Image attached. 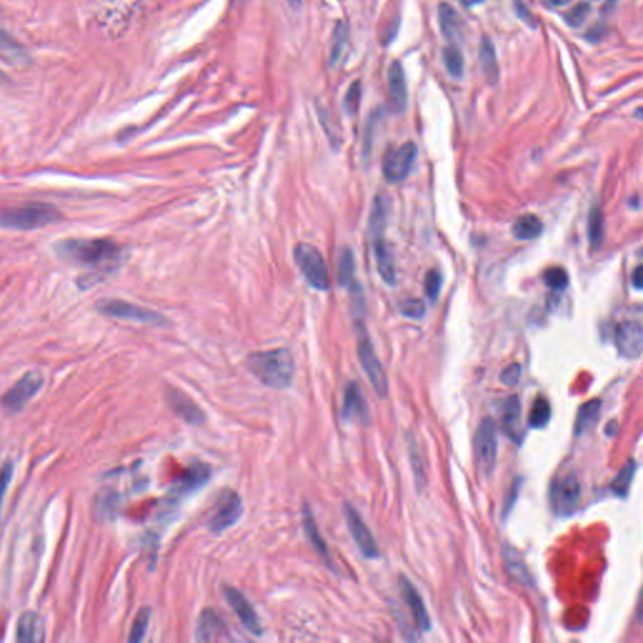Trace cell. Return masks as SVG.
<instances>
[{"mask_svg":"<svg viewBox=\"0 0 643 643\" xmlns=\"http://www.w3.org/2000/svg\"><path fill=\"white\" fill-rule=\"evenodd\" d=\"M16 640L21 642H43L45 627L43 620L36 612H24L16 624Z\"/></svg>","mask_w":643,"mask_h":643,"instance_id":"cell-22","label":"cell"},{"mask_svg":"<svg viewBox=\"0 0 643 643\" xmlns=\"http://www.w3.org/2000/svg\"><path fill=\"white\" fill-rule=\"evenodd\" d=\"M443 58L449 73L455 78H461L464 74V58L458 47L455 45H447L443 53Z\"/></svg>","mask_w":643,"mask_h":643,"instance_id":"cell-36","label":"cell"},{"mask_svg":"<svg viewBox=\"0 0 643 643\" xmlns=\"http://www.w3.org/2000/svg\"><path fill=\"white\" fill-rule=\"evenodd\" d=\"M62 220L60 210L49 204L32 202L0 211V226L5 229L36 230Z\"/></svg>","mask_w":643,"mask_h":643,"instance_id":"cell-3","label":"cell"},{"mask_svg":"<svg viewBox=\"0 0 643 643\" xmlns=\"http://www.w3.org/2000/svg\"><path fill=\"white\" fill-rule=\"evenodd\" d=\"M243 514V504L240 496L233 490L222 494L214 515L209 522V529L213 533H222L237 524Z\"/></svg>","mask_w":643,"mask_h":643,"instance_id":"cell-13","label":"cell"},{"mask_svg":"<svg viewBox=\"0 0 643 643\" xmlns=\"http://www.w3.org/2000/svg\"><path fill=\"white\" fill-rule=\"evenodd\" d=\"M417 159V146L406 142L401 148L387 152L382 165L384 176L390 184H399L406 180Z\"/></svg>","mask_w":643,"mask_h":643,"instance_id":"cell-9","label":"cell"},{"mask_svg":"<svg viewBox=\"0 0 643 643\" xmlns=\"http://www.w3.org/2000/svg\"><path fill=\"white\" fill-rule=\"evenodd\" d=\"M544 3V5L548 8H559L564 7L567 4H570L572 0H541Z\"/></svg>","mask_w":643,"mask_h":643,"instance_id":"cell-49","label":"cell"},{"mask_svg":"<svg viewBox=\"0 0 643 643\" xmlns=\"http://www.w3.org/2000/svg\"><path fill=\"white\" fill-rule=\"evenodd\" d=\"M408 456L411 461V467L414 471V481H416V488L419 491H422L426 487V474L423 470V464H422L421 456L417 450V446L414 441L408 443Z\"/></svg>","mask_w":643,"mask_h":643,"instance_id":"cell-38","label":"cell"},{"mask_svg":"<svg viewBox=\"0 0 643 643\" xmlns=\"http://www.w3.org/2000/svg\"><path fill=\"white\" fill-rule=\"evenodd\" d=\"M589 13H591V5L588 3H579L573 9H570L568 13L564 14V19L572 28H578L583 24Z\"/></svg>","mask_w":643,"mask_h":643,"instance_id":"cell-40","label":"cell"},{"mask_svg":"<svg viewBox=\"0 0 643 643\" xmlns=\"http://www.w3.org/2000/svg\"><path fill=\"white\" fill-rule=\"evenodd\" d=\"M602 408L600 399H594L585 402L578 410L576 423H574V435L581 436L585 434L588 430L598 420L599 414Z\"/></svg>","mask_w":643,"mask_h":643,"instance_id":"cell-27","label":"cell"},{"mask_svg":"<svg viewBox=\"0 0 643 643\" xmlns=\"http://www.w3.org/2000/svg\"><path fill=\"white\" fill-rule=\"evenodd\" d=\"M439 22L441 27V33L447 39H455L460 32L461 19L454 8L443 3L439 7Z\"/></svg>","mask_w":643,"mask_h":643,"instance_id":"cell-32","label":"cell"},{"mask_svg":"<svg viewBox=\"0 0 643 643\" xmlns=\"http://www.w3.org/2000/svg\"><path fill=\"white\" fill-rule=\"evenodd\" d=\"M614 344L618 353L627 360H637L642 355V325L636 320H623L614 331Z\"/></svg>","mask_w":643,"mask_h":643,"instance_id":"cell-12","label":"cell"},{"mask_svg":"<svg viewBox=\"0 0 643 643\" xmlns=\"http://www.w3.org/2000/svg\"><path fill=\"white\" fill-rule=\"evenodd\" d=\"M388 98L393 113H402L407 106L406 77L399 62L395 60L388 69Z\"/></svg>","mask_w":643,"mask_h":643,"instance_id":"cell-18","label":"cell"},{"mask_svg":"<svg viewBox=\"0 0 643 643\" xmlns=\"http://www.w3.org/2000/svg\"><path fill=\"white\" fill-rule=\"evenodd\" d=\"M543 231V222L537 215L525 214L519 216L514 225L511 233L517 240L522 242H529L533 239H537Z\"/></svg>","mask_w":643,"mask_h":643,"instance_id":"cell-26","label":"cell"},{"mask_svg":"<svg viewBox=\"0 0 643 643\" xmlns=\"http://www.w3.org/2000/svg\"><path fill=\"white\" fill-rule=\"evenodd\" d=\"M373 249L376 255V264H377L378 274L381 275L382 281L387 285L393 287L397 283V273H396V264L395 258L392 255L390 248L384 239V235L373 237Z\"/></svg>","mask_w":643,"mask_h":643,"instance_id":"cell-21","label":"cell"},{"mask_svg":"<svg viewBox=\"0 0 643 643\" xmlns=\"http://www.w3.org/2000/svg\"><path fill=\"white\" fill-rule=\"evenodd\" d=\"M344 517H346L351 535L363 557L367 559L379 558L377 541L375 539L370 528L366 525L364 520L358 514V511H355L351 504H344Z\"/></svg>","mask_w":643,"mask_h":643,"instance_id":"cell-10","label":"cell"},{"mask_svg":"<svg viewBox=\"0 0 643 643\" xmlns=\"http://www.w3.org/2000/svg\"><path fill=\"white\" fill-rule=\"evenodd\" d=\"M460 1H461L464 5H466V7H474V5L480 4L484 0H460Z\"/></svg>","mask_w":643,"mask_h":643,"instance_id":"cell-51","label":"cell"},{"mask_svg":"<svg viewBox=\"0 0 643 643\" xmlns=\"http://www.w3.org/2000/svg\"><path fill=\"white\" fill-rule=\"evenodd\" d=\"M618 429V423L616 421H611L607 425L606 432L608 436H613Z\"/></svg>","mask_w":643,"mask_h":643,"instance_id":"cell-50","label":"cell"},{"mask_svg":"<svg viewBox=\"0 0 643 643\" xmlns=\"http://www.w3.org/2000/svg\"><path fill=\"white\" fill-rule=\"evenodd\" d=\"M4 78H5V77H4V74H3V73H1V72H0V81H3V80H4Z\"/></svg>","mask_w":643,"mask_h":643,"instance_id":"cell-52","label":"cell"},{"mask_svg":"<svg viewBox=\"0 0 643 643\" xmlns=\"http://www.w3.org/2000/svg\"><path fill=\"white\" fill-rule=\"evenodd\" d=\"M224 597L228 600L231 609L235 612L237 618L243 623L245 629L254 636H261L263 629L259 622L258 614L244 594L237 588L225 587Z\"/></svg>","mask_w":643,"mask_h":643,"instance_id":"cell-14","label":"cell"},{"mask_svg":"<svg viewBox=\"0 0 643 643\" xmlns=\"http://www.w3.org/2000/svg\"><path fill=\"white\" fill-rule=\"evenodd\" d=\"M196 640L199 642H216L230 640L229 632L219 614L213 609H205L200 614Z\"/></svg>","mask_w":643,"mask_h":643,"instance_id":"cell-17","label":"cell"},{"mask_svg":"<svg viewBox=\"0 0 643 643\" xmlns=\"http://www.w3.org/2000/svg\"><path fill=\"white\" fill-rule=\"evenodd\" d=\"M636 470V460L629 458V461L620 470V473L617 474V476L612 480L611 485H609L612 494L618 496V498H626L629 495V489L632 485Z\"/></svg>","mask_w":643,"mask_h":643,"instance_id":"cell-30","label":"cell"},{"mask_svg":"<svg viewBox=\"0 0 643 643\" xmlns=\"http://www.w3.org/2000/svg\"><path fill=\"white\" fill-rule=\"evenodd\" d=\"M503 557L505 567H506L509 576L519 584L532 587L533 578L530 573H529L526 564H525L524 559H523V555L520 554V552H517L515 548L505 546Z\"/></svg>","mask_w":643,"mask_h":643,"instance_id":"cell-23","label":"cell"},{"mask_svg":"<svg viewBox=\"0 0 643 643\" xmlns=\"http://www.w3.org/2000/svg\"><path fill=\"white\" fill-rule=\"evenodd\" d=\"M292 1H296V0H292Z\"/></svg>","mask_w":643,"mask_h":643,"instance_id":"cell-54","label":"cell"},{"mask_svg":"<svg viewBox=\"0 0 643 643\" xmlns=\"http://www.w3.org/2000/svg\"><path fill=\"white\" fill-rule=\"evenodd\" d=\"M519 490H520V480L514 481V484L511 485V491H509V494H508V498H506V500H505V504H504V517H508V515L511 514V509L514 508L515 502H517V495H519Z\"/></svg>","mask_w":643,"mask_h":643,"instance_id":"cell-47","label":"cell"},{"mask_svg":"<svg viewBox=\"0 0 643 643\" xmlns=\"http://www.w3.org/2000/svg\"><path fill=\"white\" fill-rule=\"evenodd\" d=\"M582 499V485L574 473L558 475L549 488V504L557 517L573 515Z\"/></svg>","mask_w":643,"mask_h":643,"instance_id":"cell-4","label":"cell"},{"mask_svg":"<svg viewBox=\"0 0 643 643\" xmlns=\"http://www.w3.org/2000/svg\"><path fill=\"white\" fill-rule=\"evenodd\" d=\"M588 240L594 250L600 248L605 240V218L598 207H592L588 218Z\"/></svg>","mask_w":643,"mask_h":643,"instance_id":"cell-33","label":"cell"},{"mask_svg":"<svg viewBox=\"0 0 643 643\" xmlns=\"http://www.w3.org/2000/svg\"><path fill=\"white\" fill-rule=\"evenodd\" d=\"M441 284H443L441 273L436 269L429 270L425 277V290L431 301H436L441 290Z\"/></svg>","mask_w":643,"mask_h":643,"instance_id":"cell-42","label":"cell"},{"mask_svg":"<svg viewBox=\"0 0 643 643\" xmlns=\"http://www.w3.org/2000/svg\"><path fill=\"white\" fill-rule=\"evenodd\" d=\"M150 617H151L150 608H148V607L141 608L139 613L136 616V618H135V621H133L131 633L128 637L130 642L139 643L143 640V637L146 635V631H148Z\"/></svg>","mask_w":643,"mask_h":643,"instance_id":"cell-39","label":"cell"},{"mask_svg":"<svg viewBox=\"0 0 643 643\" xmlns=\"http://www.w3.org/2000/svg\"><path fill=\"white\" fill-rule=\"evenodd\" d=\"M386 218H387V207H386L385 200L378 196L373 201L372 210H371L370 226L373 237L384 235Z\"/></svg>","mask_w":643,"mask_h":643,"instance_id":"cell-35","label":"cell"},{"mask_svg":"<svg viewBox=\"0 0 643 643\" xmlns=\"http://www.w3.org/2000/svg\"><path fill=\"white\" fill-rule=\"evenodd\" d=\"M100 312L112 318L125 319L130 322H137L143 325H165L166 319L157 312L151 311L148 308H142L140 305L128 303L125 301L111 299L104 301L98 305Z\"/></svg>","mask_w":643,"mask_h":643,"instance_id":"cell-8","label":"cell"},{"mask_svg":"<svg viewBox=\"0 0 643 643\" xmlns=\"http://www.w3.org/2000/svg\"><path fill=\"white\" fill-rule=\"evenodd\" d=\"M303 526L305 535H307L308 540L311 541L313 548L316 549V552L318 553L319 557H322L325 559V564L332 567V558L329 554L328 547L325 544V539L320 535L318 525L316 523V519H314V515L312 513L311 508L307 504H304L303 506Z\"/></svg>","mask_w":643,"mask_h":643,"instance_id":"cell-24","label":"cell"},{"mask_svg":"<svg viewBox=\"0 0 643 643\" xmlns=\"http://www.w3.org/2000/svg\"><path fill=\"white\" fill-rule=\"evenodd\" d=\"M342 416L344 421L370 422V408L363 396L362 390L355 382H348L343 395Z\"/></svg>","mask_w":643,"mask_h":643,"instance_id":"cell-16","label":"cell"},{"mask_svg":"<svg viewBox=\"0 0 643 643\" xmlns=\"http://www.w3.org/2000/svg\"><path fill=\"white\" fill-rule=\"evenodd\" d=\"M167 401L175 414H178L187 423L200 425L205 421L204 411L184 392L171 390L167 393Z\"/></svg>","mask_w":643,"mask_h":643,"instance_id":"cell-20","label":"cell"},{"mask_svg":"<svg viewBox=\"0 0 643 643\" xmlns=\"http://www.w3.org/2000/svg\"><path fill=\"white\" fill-rule=\"evenodd\" d=\"M246 366L253 376L274 390L288 388L296 373L294 358L287 348L252 353Z\"/></svg>","mask_w":643,"mask_h":643,"instance_id":"cell-2","label":"cell"},{"mask_svg":"<svg viewBox=\"0 0 643 643\" xmlns=\"http://www.w3.org/2000/svg\"><path fill=\"white\" fill-rule=\"evenodd\" d=\"M399 312L406 318L420 319L425 316L426 308L420 299H406L399 304Z\"/></svg>","mask_w":643,"mask_h":643,"instance_id":"cell-41","label":"cell"},{"mask_svg":"<svg viewBox=\"0 0 643 643\" xmlns=\"http://www.w3.org/2000/svg\"><path fill=\"white\" fill-rule=\"evenodd\" d=\"M338 266H338V281H340V285L357 292L358 287L355 281V257L351 249L346 248L342 250Z\"/></svg>","mask_w":643,"mask_h":643,"instance_id":"cell-31","label":"cell"},{"mask_svg":"<svg viewBox=\"0 0 643 643\" xmlns=\"http://www.w3.org/2000/svg\"><path fill=\"white\" fill-rule=\"evenodd\" d=\"M608 1H616V0H608Z\"/></svg>","mask_w":643,"mask_h":643,"instance_id":"cell-53","label":"cell"},{"mask_svg":"<svg viewBox=\"0 0 643 643\" xmlns=\"http://www.w3.org/2000/svg\"><path fill=\"white\" fill-rule=\"evenodd\" d=\"M12 478H13V464L7 463V464L1 466V469H0V506H1L3 498H4V494L7 491Z\"/></svg>","mask_w":643,"mask_h":643,"instance_id":"cell-46","label":"cell"},{"mask_svg":"<svg viewBox=\"0 0 643 643\" xmlns=\"http://www.w3.org/2000/svg\"><path fill=\"white\" fill-rule=\"evenodd\" d=\"M474 458L482 478H491L498 458V431L491 417L481 420L473 441Z\"/></svg>","mask_w":643,"mask_h":643,"instance_id":"cell-5","label":"cell"},{"mask_svg":"<svg viewBox=\"0 0 643 643\" xmlns=\"http://www.w3.org/2000/svg\"><path fill=\"white\" fill-rule=\"evenodd\" d=\"M543 281L549 288L562 292L570 284V275L562 266H552L543 274Z\"/></svg>","mask_w":643,"mask_h":643,"instance_id":"cell-37","label":"cell"},{"mask_svg":"<svg viewBox=\"0 0 643 643\" xmlns=\"http://www.w3.org/2000/svg\"><path fill=\"white\" fill-rule=\"evenodd\" d=\"M294 260L311 287L322 292L329 289V270L322 253L316 246L305 243L296 245Z\"/></svg>","mask_w":643,"mask_h":643,"instance_id":"cell-6","label":"cell"},{"mask_svg":"<svg viewBox=\"0 0 643 643\" xmlns=\"http://www.w3.org/2000/svg\"><path fill=\"white\" fill-rule=\"evenodd\" d=\"M399 587L401 596L405 600L410 613L414 617L416 626L422 632H429L431 629V620L420 593L405 576H399Z\"/></svg>","mask_w":643,"mask_h":643,"instance_id":"cell-15","label":"cell"},{"mask_svg":"<svg viewBox=\"0 0 643 643\" xmlns=\"http://www.w3.org/2000/svg\"><path fill=\"white\" fill-rule=\"evenodd\" d=\"M481 69L490 83H496L499 78V66L496 58L495 48L489 38L481 39L479 51Z\"/></svg>","mask_w":643,"mask_h":643,"instance_id":"cell-29","label":"cell"},{"mask_svg":"<svg viewBox=\"0 0 643 643\" xmlns=\"http://www.w3.org/2000/svg\"><path fill=\"white\" fill-rule=\"evenodd\" d=\"M358 360L364 373L370 379L371 385L379 399H385L388 393V379L385 369L378 358L373 344L369 338L362 325H358V344H357Z\"/></svg>","mask_w":643,"mask_h":643,"instance_id":"cell-7","label":"cell"},{"mask_svg":"<svg viewBox=\"0 0 643 643\" xmlns=\"http://www.w3.org/2000/svg\"><path fill=\"white\" fill-rule=\"evenodd\" d=\"M500 423L504 432L514 441L520 440V423H522V404L517 395L503 399L500 405Z\"/></svg>","mask_w":643,"mask_h":643,"instance_id":"cell-19","label":"cell"},{"mask_svg":"<svg viewBox=\"0 0 643 643\" xmlns=\"http://www.w3.org/2000/svg\"><path fill=\"white\" fill-rule=\"evenodd\" d=\"M361 95H362V89H361V83L360 82H355L349 89L347 91V95H346V101H344V106H346V110H347L349 115H355L358 111L360 108V104H361Z\"/></svg>","mask_w":643,"mask_h":643,"instance_id":"cell-43","label":"cell"},{"mask_svg":"<svg viewBox=\"0 0 643 643\" xmlns=\"http://www.w3.org/2000/svg\"><path fill=\"white\" fill-rule=\"evenodd\" d=\"M57 250L62 258L96 269L100 275L113 272L122 258L119 245L110 239H69L60 243Z\"/></svg>","mask_w":643,"mask_h":643,"instance_id":"cell-1","label":"cell"},{"mask_svg":"<svg viewBox=\"0 0 643 643\" xmlns=\"http://www.w3.org/2000/svg\"><path fill=\"white\" fill-rule=\"evenodd\" d=\"M632 284L635 288L641 290L643 287V268L642 266H637L632 275Z\"/></svg>","mask_w":643,"mask_h":643,"instance_id":"cell-48","label":"cell"},{"mask_svg":"<svg viewBox=\"0 0 643 643\" xmlns=\"http://www.w3.org/2000/svg\"><path fill=\"white\" fill-rule=\"evenodd\" d=\"M520 376H522V366L519 363H511L502 371L499 379L503 385L513 387L519 382Z\"/></svg>","mask_w":643,"mask_h":643,"instance_id":"cell-45","label":"cell"},{"mask_svg":"<svg viewBox=\"0 0 643 643\" xmlns=\"http://www.w3.org/2000/svg\"><path fill=\"white\" fill-rule=\"evenodd\" d=\"M43 386V376L38 372H28L1 397V405L8 411H21Z\"/></svg>","mask_w":643,"mask_h":643,"instance_id":"cell-11","label":"cell"},{"mask_svg":"<svg viewBox=\"0 0 643 643\" xmlns=\"http://www.w3.org/2000/svg\"><path fill=\"white\" fill-rule=\"evenodd\" d=\"M552 417V407L547 399L537 397L533 402L530 412H529V426L532 429L539 430L546 428L548 422Z\"/></svg>","mask_w":643,"mask_h":643,"instance_id":"cell-34","label":"cell"},{"mask_svg":"<svg viewBox=\"0 0 643 643\" xmlns=\"http://www.w3.org/2000/svg\"><path fill=\"white\" fill-rule=\"evenodd\" d=\"M210 467L205 464H195L191 466L178 485V494H186L201 488L210 478Z\"/></svg>","mask_w":643,"mask_h":643,"instance_id":"cell-28","label":"cell"},{"mask_svg":"<svg viewBox=\"0 0 643 643\" xmlns=\"http://www.w3.org/2000/svg\"><path fill=\"white\" fill-rule=\"evenodd\" d=\"M0 58L13 66L30 63V56L25 49L3 30H0Z\"/></svg>","mask_w":643,"mask_h":643,"instance_id":"cell-25","label":"cell"},{"mask_svg":"<svg viewBox=\"0 0 643 643\" xmlns=\"http://www.w3.org/2000/svg\"><path fill=\"white\" fill-rule=\"evenodd\" d=\"M346 37H347L346 27L343 23H340L334 32V42H333L332 57H331L333 63H337L340 60V54L343 52V47L346 45Z\"/></svg>","mask_w":643,"mask_h":643,"instance_id":"cell-44","label":"cell"}]
</instances>
